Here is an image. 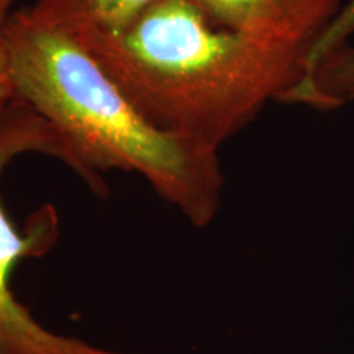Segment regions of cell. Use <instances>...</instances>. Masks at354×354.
Here are the masks:
<instances>
[{"mask_svg": "<svg viewBox=\"0 0 354 354\" xmlns=\"http://www.w3.org/2000/svg\"><path fill=\"white\" fill-rule=\"evenodd\" d=\"M156 0H35L24 12L39 25L81 37L120 28Z\"/></svg>", "mask_w": 354, "mask_h": 354, "instance_id": "obj_5", "label": "cell"}, {"mask_svg": "<svg viewBox=\"0 0 354 354\" xmlns=\"http://www.w3.org/2000/svg\"><path fill=\"white\" fill-rule=\"evenodd\" d=\"M354 39V0H344L335 19L320 33L308 51L305 53L304 66H308L320 59L322 56L328 55L330 51L343 46Z\"/></svg>", "mask_w": 354, "mask_h": 354, "instance_id": "obj_7", "label": "cell"}, {"mask_svg": "<svg viewBox=\"0 0 354 354\" xmlns=\"http://www.w3.org/2000/svg\"><path fill=\"white\" fill-rule=\"evenodd\" d=\"M13 2L15 0H0V107L12 99H15L10 71V53H8L7 39V21L12 13L10 8Z\"/></svg>", "mask_w": 354, "mask_h": 354, "instance_id": "obj_8", "label": "cell"}, {"mask_svg": "<svg viewBox=\"0 0 354 354\" xmlns=\"http://www.w3.org/2000/svg\"><path fill=\"white\" fill-rule=\"evenodd\" d=\"M76 39L153 125L216 153L281 100L305 57L220 28L194 0H156L120 28Z\"/></svg>", "mask_w": 354, "mask_h": 354, "instance_id": "obj_1", "label": "cell"}, {"mask_svg": "<svg viewBox=\"0 0 354 354\" xmlns=\"http://www.w3.org/2000/svg\"><path fill=\"white\" fill-rule=\"evenodd\" d=\"M354 102V39L305 66L281 104L331 112Z\"/></svg>", "mask_w": 354, "mask_h": 354, "instance_id": "obj_6", "label": "cell"}, {"mask_svg": "<svg viewBox=\"0 0 354 354\" xmlns=\"http://www.w3.org/2000/svg\"><path fill=\"white\" fill-rule=\"evenodd\" d=\"M7 39L15 99L56 128L97 196L107 194L102 172H136L194 227L214 221L225 184L218 153L153 125L76 38L24 8L8 17Z\"/></svg>", "mask_w": 354, "mask_h": 354, "instance_id": "obj_2", "label": "cell"}, {"mask_svg": "<svg viewBox=\"0 0 354 354\" xmlns=\"http://www.w3.org/2000/svg\"><path fill=\"white\" fill-rule=\"evenodd\" d=\"M25 153L59 159L82 179L77 158L56 128L25 102L12 99L0 107V176ZM56 238L55 209L35 212L21 232L0 201V354H123L44 328L13 295L10 277L19 261L48 253Z\"/></svg>", "mask_w": 354, "mask_h": 354, "instance_id": "obj_3", "label": "cell"}, {"mask_svg": "<svg viewBox=\"0 0 354 354\" xmlns=\"http://www.w3.org/2000/svg\"><path fill=\"white\" fill-rule=\"evenodd\" d=\"M220 28L307 53L344 0H194Z\"/></svg>", "mask_w": 354, "mask_h": 354, "instance_id": "obj_4", "label": "cell"}]
</instances>
